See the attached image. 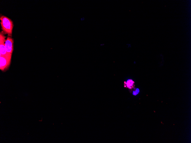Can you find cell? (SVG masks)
<instances>
[{"mask_svg":"<svg viewBox=\"0 0 191 143\" xmlns=\"http://www.w3.org/2000/svg\"><path fill=\"white\" fill-rule=\"evenodd\" d=\"M134 82L131 79L128 80L127 82H124V87H127L129 89L133 88L135 85L134 84Z\"/></svg>","mask_w":191,"mask_h":143,"instance_id":"cell-5","label":"cell"},{"mask_svg":"<svg viewBox=\"0 0 191 143\" xmlns=\"http://www.w3.org/2000/svg\"><path fill=\"white\" fill-rule=\"evenodd\" d=\"M0 23L2 31L9 36H11L13 24L11 19L4 15L0 17Z\"/></svg>","mask_w":191,"mask_h":143,"instance_id":"cell-1","label":"cell"},{"mask_svg":"<svg viewBox=\"0 0 191 143\" xmlns=\"http://www.w3.org/2000/svg\"><path fill=\"white\" fill-rule=\"evenodd\" d=\"M139 89L138 88H136L135 91H134L133 92V94L134 95H136L139 92Z\"/></svg>","mask_w":191,"mask_h":143,"instance_id":"cell-6","label":"cell"},{"mask_svg":"<svg viewBox=\"0 0 191 143\" xmlns=\"http://www.w3.org/2000/svg\"><path fill=\"white\" fill-rule=\"evenodd\" d=\"M11 54L0 56V69L2 71H6L9 67L11 63Z\"/></svg>","mask_w":191,"mask_h":143,"instance_id":"cell-2","label":"cell"},{"mask_svg":"<svg viewBox=\"0 0 191 143\" xmlns=\"http://www.w3.org/2000/svg\"><path fill=\"white\" fill-rule=\"evenodd\" d=\"M13 40L11 36H9L6 39L5 46L7 53L12 54L13 50Z\"/></svg>","mask_w":191,"mask_h":143,"instance_id":"cell-4","label":"cell"},{"mask_svg":"<svg viewBox=\"0 0 191 143\" xmlns=\"http://www.w3.org/2000/svg\"><path fill=\"white\" fill-rule=\"evenodd\" d=\"M85 19L84 17H83L80 19V20L81 21H83L85 20Z\"/></svg>","mask_w":191,"mask_h":143,"instance_id":"cell-7","label":"cell"},{"mask_svg":"<svg viewBox=\"0 0 191 143\" xmlns=\"http://www.w3.org/2000/svg\"><path fill=\"white\" fill-rule=\"evenodd\" d=\"M4 33L2 31L0 33V56L4 55L7 54L5 46V43L6 41Z\"/></svg>","mask_w":191,"mask_h":143,"instance_id":"cell-3","label":"cell"}]
</instances>
